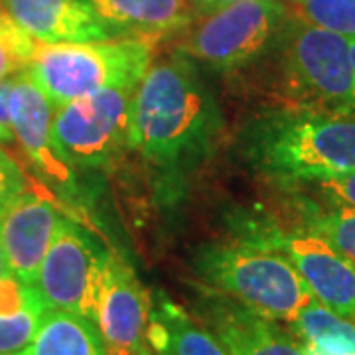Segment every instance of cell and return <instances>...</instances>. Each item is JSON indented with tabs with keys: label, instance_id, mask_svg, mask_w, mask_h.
<instances>
[{
	"label": "cell",
	"instance_id": "obj_1",
	"mask_svg": "<svg viewBox=\"0 0 355 355\" xmlns=\"http://www.w3.org/2000/svg\"><path fill=\"white\" fill-rule=\"evenodd\" d=\"M223 116L184 53L153 64L130 99L128 150L154 170L182 176L214 150Z\"/></svg>",
	"mask_w": 355,
	"mask_h": 355
},
{
	"label": "cell",
	"instance_id": "obj_2",
	"mask_svg": "<svg viewBox=\"0 0 355 355\" xmlns=\"http://www.w3.org/2000/svg\"><path fill=\"white\" fill-rule=\"evenodd\" d=\"M249 154L279 182L320 184L355 170V116L279 107L253 123Z\"/></svg>",
	"mask_w": 355,
	"mask_h": 355
},
{
	"label": "cell",
	"instance_id": "obj_3",
	"mask_svg": "<svg viewBox=\"0 0 355 355\" xmlns=\"http://www.w3.org/2000/svg\"><path fill=\"white\" fill-rule=\"evenodd\" d=\"M277 48L272 89L280 107L355 116L349 38L291 14Z\"/></svg>",
	"mask_w": 355,
	"mask_h": 355
},
{
	"label": "cell",
	"instance_id": "obj_4",
	"mask_svg": "<svg viewBox=\"0 0 355 355\" xmlns=\"http://www.w3.org/2000/svg\"><path fill=\"white\" fill-rule=\"evenodd\" d=\"M154 40L128 38L93 44H38L24 69L53 109L109 87H137L153 65Z\"/></svg>",
	"mask_w": 355,
	"mask_h": 355
},
{
	"label": "cell",
	"instance_id": "obj_5",
	"mask_svg": "<svg viewBox=\"0 0 355 355\" xmlns=\"http://www.w3.org/2000/svg\"><path fill=\"white\" fill-rule=\"evenodd\" d=\"M196 270L207 288L272 322L291 324L314 300L284 254L254 243L205 247Z\"/></svg>",
	"mask_w": 355,
	"mask_h": 355
},
{
	"label": "cell",
	"instance_id": "obj_6",
	"mask_svg": "<svg viewBox=\"0 0 355 355\" xmlns=\"http://www.w3.org/2000/svg\"><path fill=\"white\" fill-rule=\"evenodd\" d=\"M291 20L286 0H239L205 14L180 50L219 71H233L277 48Z\"/></svg>",
	"mask_w": 355,
	"mask_h": 355
},
{
	"label": "cell",
	"instance_id": "obj_7",
	"mask_svg": "<svg viewBox=\"0 0 355 355\" xmlns=\"http://www.w3.org/2000/svg\"><path fill=\"white\" fill-rule=\"evenodd\" d=\"M109 254L64 217L32 284L46 312H67L95 324Z\"/></svg>",
	"mask_w": 355,
	"mask_h": 355
},
{
	"label": "cell",
	"instance_id": "obj_8",
	"mask_svg": "<svg viewBox=\"0 0 355 355\" xmlns=\"http://www.w3.org/2000/svg\"><path fill=\"white\" fill-rule=\"evenodd\" d=\"M135 89H103L53 109L51 132L69 164L103 168L128 150Z\"/></svg>",
	"mask_w": 355,
	"mask_h": 355
},
{
	"label": "cell",
	"instance_id": "obj_9",
	"mask_svg": "<svg viewBox=\"0 0 355 355\" xmlns=\"http://www.w3.org/2000/svg\"><path fill=\"white\" fill-rule=\"evenodd\" d=\"M251 243L284 254L316 302L355 322V268L322 237L306 229L294 233L268 231Z\"/></svg>",
	"mask_w": 355,
	"mask_h": 355
},
{
	"label": "cell",
	"instance_id": "obj_10",
	"mask_svg": "<svg viewBox=\"0 0 355 355\" xmlns=\"http://www.w3.org/2000/svg\"><path fill=\"white\" fill-rule=\"evenodd\" d=\"M153 296L135 270L109 254L95 326L107 355H154L148 343Z\"/></svg>",
	"mask_w": 355,
	"mask_h": 355
},
{
	"label": "cell",
	"instance_id": "obj_11",
	"mask_svg": "<svg viewBox=\"0 0 355 355\" xmlns=\"http://www.w3.org/2000/svg\"><path fill=\"white\" fill-rule=\"evenodd\" d=\"M62 216L55 203L26 186L0 216V243L8 275L32 286L40 265L60 227Z\"/></svg>",
	"mask_w": 355,
	"mask_h": 355
},
{
	"label": "cell",
	"instance_id": "obj_12",
	"mask_svg": "<svg viewBox=\"0 0 355 355\" xmlns=\"http://www.w3.org/2000/svg\"><path fill=\"white\" fill-rule=\"evenodd\" d=\"M196 316L231 355H306L291 330L211 288L200 296Z\"/></svg>",
	"mask_w": 355,
	"mask_h": 355
},
{
	"label": "cell",
	"instance_id": "obj_13",
	"mask_svg": "<svg viewBox=\"0 0 355 355\" xmlns=\"http://www.w3.org/2000/svg\"><path fill=\"white\" fill-rule=\"evenodd\" d=\"M53 107L44 97L26 73L12 79L10 91V121H12L14 137L32 166L38 170L46 184L53 190L71 191L76 188L73 166L65 160L62 150L58 148L53 132H51Z\"/></svg>",
	"mask_w": 355,
	"mask_h": 355
},
{
	"label": "cell",
	"instance_id": "obj_14",
	"mask_svg": "<svg viewBox=\"0 0 355 355\" xmlns=\"http://www.w3.org/2000/svg\"><path fill=\"white\" fill-rule=\"evenodd\" d=\"M14 24L46 46L128 38L114 30L89 0H2Z\"/></svg>",
	"mask_w": 355,
	"mask_h": 355
},
{
	"label": "cell",
	"instance_id": "obj_15",
	"mask_svg": "<svg viewBox=\"0 0 355 355\" xmlns=\"http://www.w3.org/2000/svg\"><path fill=\"white\" fill-rule=\"evenodd\" d=\"M123 36L162 38L186 30L198 12L191 0H89Z\"/></svg>",
	"mask_w": 355,
	"mask_h": 355
},
{
	"label": "cell",
	"instance_id": "obj_16",
	"mask_svg": "<svg viewBox=\"0 0 355 355\" xmlns=\"http://www.w3.org/2000/svg\"><path fill=\"white\" fill-rule=\"evenodd\" d=\"M154 355H231L211 331L164 292H154L148 322Z\"/></svg>",
	"mask_w": 355,
	"mask_h": 355
},
{
	"label": "cell",
	"instance_id": "obj_17",
	"mask_svg": "<svg viewBox=\"0 0 355 355\" xmlns=\"http://www.w3.org/2000/svg\"><path fill=\"white\" fill-rule=\"evenodd\" d=\"M22 355H107V352L91 320L50 310Z\"/></svg>",
	"mask_w": 355,
	"mask_h": 355
},
{
	"label": "cell",
	"instance_id": "obj_18",
	"mask_svg": "<svg viewBox=\"0 0 355 355\" xmlns=\"http://www.w3.org/2000/svg\"><path fill=\"white\" fill-rule=\"evenodd\" d=\"M306 355H355V322L312 300L288 324Z\"/></svg>",
	"mask_w": 355,
	"mask_h": 355
},
{
	"label": "cell",
	"instance_id": "obj_19",
	"mask_svg": "<svg viewBox=\"0 0 355 355\" xmlns=\"http://www.w3.org/2000/svg\"><path fill=\"white\" fill-rule=\"evenodd\" d=\"M44 314L46 308L34 286L24 304L12 310H0V355L24 352L34 340Z\"/></svg>",
	"mask_w": 355,
	"mask_h": 355
},
{
	"label": "cell",
	"instance_id": "obj_20",
	"mask_svg": "<svg viewBox=\"0 0 355 355\" xmlns=\"http://www.w3.org/2000/svg\"><path fill=\"white\" fill-rule=\"evenodd\" d=\"M286 4L294 18L355 38V0H286Z\"/></svg>",
	"mask_w": 355,
	"mask_h": 355
},
{
	"label": "cell",
	"instance_id": "obj_21",
	"mask_svg": "<svg viewBox=\"0 0 355 355\" xmlns=\"http://www.w3.org/2000/svg\"><path fill=\"white\" fill-rule=\"evenodd\" d=\"M306 231L322 237L355 268V209L336 205L330 211H320L308 219Z\"/></svg>",
	"mask_w": 355,
	"mask_h": 355
},
{
	"label": "cell",
	"instance_id": "obj_22",
	"mask_svg": "<svg viewBox=\"0 0 355 355\" xmlns=\"http://www.w3.org/2000/svg\"><path fill=\"white\" fill-rule=\"evenodd\" d=\"M38 42L30 38L18 26L10 22L0 30V83L24 73Z\"/></svg>",
	"mask_w": 355,
	"mask_h": 355
},
{
	"label": "cell",
	"instance_id": "obj_23",
	"mask_svg": "<svg viewBox=\"0 0 355 355\" xmlns=\"http://www.w3.org/2000/svg\"><path fill=\"white\" fill-rule=\"evenodd\" d=\"M26 188L24 172L14 162L12 156L0 148V216L8 207V203Z\"/></svg>",
	"mask_w": 355,
	"mask_h": 355
},
{
	"label": "cell",
	"instance_id": "obj_24",
	"mask_svg": "<svg viewBox=\"0 0 355 355\" xmlns=\"http://www.w3.org/2000/svg\"><path fill=\"white\" fill-rule=\"evenodd\" d=\"M318 188L334 205L355 209V170L340 174V176L328 178V180L320 182Z\"/></svg>",
	"mask_w": 355,
	"mask_h": 355
},
{
	"label": "cell",
	"instance_id": "obj_25",
	"mask_svg": "<svg viewBox=\"0 0 355 355\" xmlns=\"http://www.w3.org/2000/svg\"><path fill=\"white\" fill-rule=\"evenodd\" d=\"M12 79L0 83V142H12L16 139L14 137L12 121H10V91H12Z\"/></svg>",
	"mask_w": 355,
	"mask_h": 355
},
{
	"label": "cell",
	"instance_id": "obj_26",
	"mask_svg": "<svg viewBox=\"0 0 355 355\" xmlns=\"http://www.w3.org/2000/svg\"><path fill=\"white\" fill-rule=\"evenodd\" d=\"M193 2V6H196V10L198 12H211V10H216V8H221V6H225V4H233V2H239V0H191Z\"/></svg>",
	"mask_w": 355,
	"mask_h": 355
},
{
	"label": "cell",
	"instance_id": "obj_27",
	"mask_svg": "<svg viewBox=\"0 0 355 355\" xmlns=\"http://www.w3.org/2000/svg\"><path fill=\"white\" fill-rule=\"evenodd\" d=\"M8 275V268H6V259H4V251H2V243H0V279H4Z\"/></svg>",
	"mask_w": 355,
	"mask_h": 355
},
{
	"label": "cell",
	"instance_id": "obj_28",
	"mask_svg": "<svg viewBox=\"0 0 355 355\" xmlns=\"http://www.w3.org/2000/svg\"><path fill=\"white\" fill-rule=\"evenodd\" d=\"M10 22H12V20H10V16L6 14V10H4V6H0V30H2V28H6Z\"/></svg>",
	"mask_w": 355,
	"mask_h": 355
},
{
	"label": "cell",
	"instance_id": "obj_29",
	"mask_svg": "<svg viewBox=\"0 0 355 355\" xmlns=\"http://www.w3.org/2000/svg\"><path fill=\"white\" fill-rule=\"evenodd\" d=\"M349 53H352V65H354V77H355V38H349Z\"/></svg>",
	"mask_w": 355,
	"mask_h": 355
},
{
	"label": "cell",
	"instance_id": "obj_30",
	"mask_svg": "<svg viewBox=\"0 0 355 355\" xmlns=\"http://www.w3.org/2000/svg\"><path fill=\"white\" fill-rule=\"evenodd\" d=\"M12 355H22V352H20V354H12Z\"/></svg>",
	"mask_w": 355,
	"mask_h": 355
}]
</instances>
